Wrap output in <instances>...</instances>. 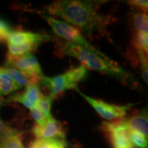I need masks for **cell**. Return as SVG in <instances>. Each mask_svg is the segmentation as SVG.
<instances>
[{
    "instance_id": "obj_1",
    "label": "cell",
    "mask_w": 148,
    "mask_h": 148,
    "mask_svg": "<svg viewBox=\"0 0 148 148\" xmlns=\"http://www.w3.org/2000/svg\"><path fill=\"white\" fill-rule=\"evenodd\" d=\"M48 15L59 17L87 34L106 35L108 19L98 12L92 1L64 0L46 7Z\"/></svg>"
},
{
    "instance_id": "obj_2",
    "label": "cell",
    "mask_w": 148,
    "mask_h": 148,
    "mask_svg": "<svg viewBox=\"0 0 148 148\" xmlns=\"http://www.w3.org/2000/svg\"><path fill=\"white\" fill-rule=\"evenodd\" d=\"M60 48L64 53L77 59L86 69L105 73L124 83L133 81L132 75L128 72L110 58H105L80 46L66 41L61 42Z\"/></svg>"
},
{
    "instance_id": "obj_3",
    "label": "cell",
    "mask_w": 148,
    "mask_h": 148,
    "mask_svg": "<svg viewBox=\"0 0 148 148\" xmlns=\"http://www.w3.org/2000/svg\"><path fill=\"white\" fill-rule=\"evenodd\" d=\"M87 75V69L80 65L53 77L44 75L40 84L45 86L49 90V95L54 98L67 90L76 89L78 83L86 78Z\"/></svg>"
},
{
    "instance_id": "obj_4",
    "label": "cell",
    "mask_w": 148,
    "mask_h": 148,
    "mask_svg": "<svg viewBox=\"0 0 148 148\" xmlns=\"http://www.w3.org/2000/svg\"><path fill=\"white\" fill-rule=\"evenodd\" d=\"M44 18L47 21L49 26L51 27L53 32L58 37L66 40V42H71L78 46H80L84 49H88L92 52L97 53L105 58H109L102 52L99 51L97 48L94 47L88 40L84 38L79 29L73 27V25L66 23L63 21L57 19L54 17L45 14Z\"/></svg>"
},
{
    "instance_id": "obj_5",
    "label": "cell",
    "mask_w": 148,
    "mask_h": 148,
    "mask_svg": "<svg viewBox=\"0 0 148 148\" xmlns=\"http://www.w3.org/2000/svg\"><path fill=\"white\" fill-rule=\"evenodd\" d=\"M101 128L111 148H136L131 142L123 119L103 122Z\"/></svg>"
},
{
    "instance_id": "obj_6",
    "label": "cell",
    "mask_w": 148,
    "mask_h": 148,
    "mask_svg": "<svg viewBox=\"0 0 148 148\" xmlns=\"http://www.w3.org/2000/svg\"><path fill=\"white\" fill-rule=\"evenodd\" d=\"M75 90L92 107L96 112L103 119L112 121L114 119H123L132 105H116L106 103L102 100L94 99L85 95L77 87Z\"/></svg>"
},
{
    "instance_id": "obj_7",
    "label": "cell",
    "mask_w": 148,
    "mask_h": 148,
    "mask_svg": "<svg viewBox=\"0 0 148 148\" xmlns=\"http://www.w3.org/2000/svg\"><path fill=\"white\" fill-rule=\"evenodd\" d=\"M5 66L14 68L24 73L39 77L40 79L44 77L41 66L36 57L32 53L18 56H7V60Z\"/></svg>"
},
{
    "instance_id": "obj_8",
    "label": "cell",
    "mask_w": 148,
    "mask_h": 148,
    "mask_svg": "<svg viewBox=\"0 0 148 148\" xmlns=\"http://www.w3.org/2000/svg\"><path fill=\"white\" fill-rule=\"evenodd\" d=\"M36 139L47 140L53 138L64 139L65 133L60 122L52 117L43 125L36 124L32 130Z\"/></svg>"
},
{
    "instance_id": "obj_9",
    "label": "cell",
    "mask_w": 148,
    "mask_h": 148,
    "mask_svg": "<svg viewBox=\"0 0 148 148\" xmlns=\"http://www.w3.org/2000/svg\"><path fill=\"white\" fill-rule=\"evenodd\" d=\"M41 95L40 85L36 84L27 86L24 92L12 95L10 99L11 101L21 103L26 108L31 109L36 106Z\"/></svg>"
},
{
    "instance_id": "obj_10",
    "label": "cell",
    "mask_w": 148,
    "mask_h": 148,
    "mask_svg": "<svg viewBox=\"0 0 148 148\" xmlns=\"http://www.w3.org/2000/svg\"><path fill=\"white\" fill-rule=\"evenodd\" d=\"M49 39L48 35L34 33L32 32H25L21 30H12L8 37L7 44L24 43L27 42H43Z\"/></svg>"
},
{
    "instance_id": "obj_11",
    "label": "cell",
    "mask_w": 148,
    "mask_h": 148,
    "mask_svg": "<svg viewBox=\"0 0 148 148\" xmlns=\"http://www.w3.org/2000/svg\"><path fill=\"white\" fill-rule=\"evenodd\" d=\"M125 126L129 131H136L147 136L148 119L147 112H138L128 119H123Z\"/></svg>"
},
{
    "instance_id": "obj_12",
    "label": "cell",
    "mask_w": 148,
    "mask_h": 148,
    "mask_svg": "<svg viewBox=\"0 0 148 148\" xmlns=\"http://www.w3.org/2000/svg\"><path fill=\"white\" fill-rule=\"evenodd\" d=\"M5 71L10 76L14 79L15 82L23 86H30L32 84H40L41 79L39 77L32 76V75H27L26 73H24L23 72L18 71V70L14 69V68L10 67V66H2Z\"/></svg>"
},
{
    "instance_id": "obj_13",
    "label": "cell",
    "mask_w": 148,
    "mask_h": 148,
    "mask_svg": "<svg viewBox=\"0 0 148 148\" xmlns=\"http://www.w3.org/2000/svg\"><path fill=\"white\" fill-rule=\"evenodd\" d=\"M21 88V85L15 82L3 67H0V96L9 95Z\"/></svg>"
},
{
    "instance_id": "obj_14",
    "label": "cell",
    "mask_w": 148,
    "mask_h": 148,
    "mask_svg": "<svg viewBox=\"0 0 148 148\" xmlns=\"http://www.w3.org/2000/svg\"><path fill=\"white\" fill-rule=\"evenodd\" d=\"M41 44L42 42H27L18 45L8 44V56H18L32 53V51L36 50Z\"/></svg>"
},
{
    "instance_id": "obj_15",
    "label": "cell",
    "mask_w": 148,
    "mask_h": 148,
    "mask_svg": "<svg viewBox=\"0 0 148 148\" xmlns=\"http://www.w3.org/2000/svg\"><path fill=\"white\" fill-rule=\"evenodd\" d=\"M0 148H25L21 135L10 128L4 136L0 138Z\"/></svg>"
},
{
    "instance_id": "obj_16",
    "label": "cell",
    "mask_w": 148,
    "mask_h": 148,
    "mask_svg": "<svg viewBox=\"0 0 148 148\" xmlns=\"http://www.w3.org/2000/svg\"><path fill=\"white\" fill-rule=\"evenodd\" d=\"M131 21L135 32H148L147 13L135 10L131 13Z\"/></svg>"
},
{
    "instance_id": "obj_17",
    "label": "cell",
    "mask_w": 148,
    "mask_h": 148,
    "mask_svg": "<svg viewBox=\"0 0 148 148\" xmlns=\"http://www.w3.org/2000/svg\"><path fill=\"white\" fill-rule=\"evenodd\" d=\"M148 36L147 33L135 32L132 38V44L136 52L143 53L147 55Z\"/></svg>"
},
{
    "instance_id": "obj_18",
    "label": "cell",
    "mask_w": 148,
    "mask_h": 148,
    "mask_svg": "<svg viewBox=\"0 0 148 148\" xmlns=\"http://www.w3.org/2000/svg\"><path fill=\"white\" fill-rule=\"evenodd\" d=\"M129 136L131 142L135 147L147 148V136L136 131H129Z\"/></svg>"
},
{
    "instance_id": "obj_19",
    "label": "cell",
    "mask_w": 148,
    "mask_h": 148,
    "mask_svg": "<svg viewBox=\"0 0 148 148\" xmlns=\"http://www.w3.org/2000/svg\"><path fill=\"white\" fill-rule=\"evenodd\" d=\"M53 97H51L50 95H42L40 96V99H38V102L36 104L37 107H38L42 112L47 116H51V108L52 104Z\"/></svg>"
},
{
    "instance_id": "obj_20",
    "label": "cell",
    "mask_w": 148,
    "mask_h": 148,
    "mask_svg": "<svg viewBox=\"0 0 148 148\" xmlns=\"http://www.w3.org/2000/svg\"><path fill=\"white\" fill-rule=\"evenodd\" d=\"M30 112L32 114V117L36 121V124L39 125H43L45 123L51 119L53 117V116H47L40 109L35 106L32 108L30 109Z\"/></svg>"
},
{
    "instance_id": "obj_21",
    "label": "cell",
    "mask_w": 148,
    "mask_h": 148,
    "mask_svg": "<svg viewBox=\"0 0 148 148\" xmlns=\"http://www.w3.org/2000/svg\"><path fill=\"white\" fill-rule=\"evenodd\" d=\"M67 143L64 139L53 138V139L40 140V148H66Z\"/></svg>"
},
{
    "instance_id": "obj_22",
    "label": "cell",
    "mask_w": 148,
    "mask_h": 148,
    "mask_svg": "<svg viewBox=\"0 0 148 148\" xmlns=\"http://www.w3.org/2000/svg\"><path fill=\"white\" fill-rule=\"evenodd\" d=\"M13 29L8 21L0 18V44L7 42L8 37Z\"/></svg>"
},
{
    "instance_id": "obj_23",
    "label": "cell",
    "mask_w": 148,
    "mask_h": 148,
    "mask_svg": "<svg viewBox=\"0 0 148 148\" xmlns=\"http://www.w3.org/2000/svg\"><path fill=\"white\" fill-rule=\"evenodd\" d=\"M127 3L130 5H131L132 8H134L135 10L140 11V12L147 13V1H144V0H132V1H127Z\"/></svg>"
},
{
    "instance_id": "obj_24",
    "label": "cell",
    "mask_w": 148,
    "mask_h": 148,
    "mask_svg": "<svg viewBox=\"0 0 148 148\" xmlns=\"http://www.w3.org/2000/svg\"><path fill=\"white\" fill-rule=\"evenodd\" d=\"M1 104H2V99L0 97V108H1ZM10 129V127H8L6 125L3 123V122L1 119V116H0V138L2 137L3 136H4Z\"/></svg>"
},
{
    "instance_id": "obj_25",
    "label": "cell",
    "mask_w": 148,
    "mask_h": 148,
    "mask_svg": "<svg viewBox=\"0 0 148 148\" xmlns=\"http://www.w3.org/2000/svg\"><path fill=\"white\" fill-rule=\"evenodd\" d=\"M40 140L35 139L34 141H32L30 143V145L28 146L27 148H40Z\"/></svg>"
}]
</instances>
